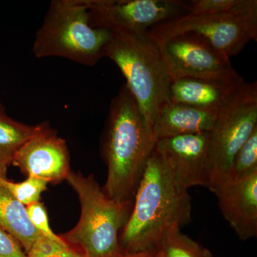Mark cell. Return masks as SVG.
Here are the masks:
<instances>
[{"mask_svg": "<svg viewBox=\"0 0 257 257\" xmlns=\"http://www.w3.org/2000/svg\"><path fill=\"white\" fill-rule=\"evenodd\" d=\"M192 220V199L164 167L154 148L119 236L122 251H157L165 234Z\"/></svg>", "mask_w": 257, "mask_h": 257, "instance_id": "obj_1", "label": "cell"}, {"mask_svg": "<svg viewBox=\"0 0 257 257\" xmlns=\"http://www.w3.org/2000/svg\"><path fill=\"white\" fill-rule=\"evenodd\" d=\"M156 142L124 84L111 99L103 143L107 178L102 189L107 197L133 202Z\"/></svg>", "mask_w": 257, "mask_h": 257, "instance_id": "obj_2", "label": "cell"}, {"mask_svg": "<svg viewBox=\"0 0 257 257\" xmlns=\"http://www.w3.org/2000/svg\"><path fill=\"white\" fill-rule=\"evenodd\" d=\"M110 31L104 57L112 60L124 76L125 84L152 133L160 109L170 101L171 77L162 62L160 48L147 32L135 33L117 29Z\"/></svg>", "mask_w": 257, "mask_h": 257, "instance_id": "obj_3", "label": "cell"}, {"mask_svg": "<svg viewBox=\"0 0 257 257\" xmlns=\"http://www.w3.org/2000/svg\"><path fill=\"white\" fill-rule=\"evenodd\" d=\"M110 37V30L92 26L86 0H54L32 51L37 58L61 57L92 67L104 57Z\"/></svg>", "mask_w": 257, "mask_h": 257, "instance_id": "obj_4", "label": "cell"}, {"mask_svg": "<svg viewBox=\"0 0 257 257\" xmlns=\"http://www.w3.org/2000/svg\"><path fill=\"white\" fill-rule=\"evenodd\" d=\"M66 180L78 195L80 219L75 226L61 236L82 250L87 257H109L122 251L119 236L133 202H121L106 195L92 175L71 172Z\"/></svg>", "mask_w": 257, "mask_h": 257, "instance_id": "obj_5", "label": "cell"}, {"mask_svg": "<svg viewBox=\"0 0 257 257\" xmlns=\"http://www.w3.org/2000/svg\"><path fill=\"white\" fill-rule=\"evenodd\" d=\"M147 33L158 46L176 35L195 34L230 58L251 40L256 41L257 1L239 0L229 13L184 15L153 27Z\"/></svg>", "mask_w": 257, "mask_h": 257, "instance_id": "obj_6", "label": "cell"}, {"mask_svg": "<svg viewBox=\"0 0 257 257\" xmlns=\"http://www.w3.org/2000/svg\"><path fill=\"white\" fill-rule=\"evenodd\" d=\"M257 128V84L244 82L209 132V187L227 179L233 160Z\"/></svg>", "mask_w": 257, "mask_h": 257, "instance_id": "obj_7", "label": "cell"}, {"mask_svg": "<svg viewBox=\"0 0 257 257\" xmlns=\"http://www.w3.org/2000/svg\"><path fill=\"white\" fill-rule=\"evenodd\" d=\"M94 28L145 33L188 14L189 5L177 0H86Z\"/></svg>", "mask_w": 257, "mask_h": 257, "instance_id": "obj_8", "label": "cell"}, {"mask_svg": "<svg viewBox=\"0 0 257 257\" xmlns=\"http://www.w3.org/2000/svg\"><path fill=\"white\" fill-rule=\"evenodd\" d=\"M158 47L171 79L224 78L238 74L227 56L195 34L176 35Z\"/></svg>", "mask_w": 257, "mask_h": 257, "instance_id": "obj_9", "label": "cell"}, {"mask_svg": "<svg viewBox=\"0 0 257 257\" xmlns=\"http://www.w3.org/2000/svg\"><path fill=\"white\" fill-rule=\"evenodd\" d=\"M209 133L157 140L155 150L171 177L181 188L209 187Z\"/></svg>", "mask_w": 257, "mask_h": 257, "instance_id": "obj_10", "label": "cell"}, {"mask_svg": "<svg viewBox=\"0 0 257 257\" xmlns=\"http://www.w3.org/2000/svg\"><path fill=\"white\" fill-rule=\"evenodd\" d=\"M12 165L28 177L58 183L70 173V160L65 140L47 121L37 124V131L15 153Z\"/></svg>", "mask_w": 257, "mask_h": 257, "instance_id": "obj_11", "label": "cell"}, {"mask_svg": "<svg viewBox=\"0 0 257 257\" xmlns=\"http://www.w3.org/2000/svg\"><path fill=\"white\" fill-rule=\"evenodd\" d=\"M225 220L238 237L246 241L257 236V170L211 187Z\"/></svg>", "mask_w": 257, "mask_h": 257, "instance_id": "obj_12", "label": "cell"}, {"mask_svg": "<svg viewBox=\"0 0 257 257\" xmlns=\"http://www.w3.org/2000/svg\"><path fill=\"white\" fill-rule=\"evenodd\" d=\"M244 82L239 74L224 78L171 79L169 97L172 102L220 109L229 104Z\"/></svg>", "mask_w": 257, "mask_h": 257, "instance_id": "obj_13", "label": "cell"}, {"mask_svg": "<svg viewBox=\"0 0 257 257\" xmlns=\"http://www.w3.org/2000/svg\"><path fill=\"white\" fill-rule=\"evenodd\" d=\"M222 109H204L170 101L160 109L152 133L157 141L181 135L209 133Z\"/></svg>", "mask_w": 257, "mask_h": 257, "instance_id": "obj_14", "label": "cell"}, {"mask_svg": "<svg viewBox=\"0 0 257 257\" xmlns=\"http://www.w3.org/2000/svg\"><path fill=\"white\" fill-rule=\"evenodd\" d=\"M0 227L28 253L41 236L29 219L26 207L0 187Z\"/></svg>", "mask_w": 257, "mask_h": 257, "instance_id": "obj_15", "label": "cell"}, {"mask_svg": "<svg viewBox=\"0 0 257 257\" xmlns=\"http://www.w3.org/2000/svg\"><path fill=\"white\" fill-rule=\"evenodd\" d=\"M35 126L13 119L0 102V164L8 169L15 153L37 131Z\"/></svg>", "mask_w": 257, "mask_h": 257, "instance_id": "obj_16", "label": "cell"}, {"mask_svg": "<svg viewBox=\"0 0 257 257\" xmlns=\"http://www.w3.org/2000/svg\"><path fill=\"white\" fill-rule=\"evenodd\" d=\"M158 251L163 257H213L209 249L182 234L180 228L171 229L165 234Z\"/></svg>", "mask_w": 257, "mask_h": 257, "instance_id": "obj_17", "label": "cell"}, {"mask_svg": "<svg viewBox=\"0 0 257 257\" xmlns=\"http://www.w3.org/2000/svg\"><path fill=\"white\" fill-rule=\"evenodd\" d=\"M47 184L46 181L34 177H28L23 182L16 183L0 176V187L25 207L40 202L41 194L47 190Z\"/></svg>", "mask_w": 257, "mask_h": 257, "instance_id": "obj_18", "label": "cell"}, {"mask_svg": "<svg viewBox=\"0 0 257 257\" xmlns=\"http://www.w3.org/2000/svg\"><path fill=\"white\" fill-rule=\"evenodd\" d=\"M257 170V128L233 160L227 179L241 178Z\"/></svg>", "mask_w": 257, "mask_h": 257, "instance_id": "obj_19", "label": "cell"}, {"mask_svg": "<svg viewBox=\"0 0 257 257\" xmlns=\"http://www.w3.org/2000/svg\"><path fill=\"white\" fill-rule=\"evenodd\" d=\"M26 257H87L79 248L65 241H56L41 236L37 239Z\"/></svg>", "mask_w": 257, "mask_h": 257, "instance_id": "obj_20", "label": "cell"}, {"mask_svg": "<svg viewBox=\"0 0 257 257\" xmlns=\"http://www.w3.org/2000/svg\"><path fill=\"white\" fill-rule=\"evenodd\" d=\"M29 219L40 234L53 241H64L61 236L55 234L50 227L48 214L43 203L37 202L27 206Z\"/></svg>", "mask_w": 257, "mask_h": 257, "instance_id": "obj_21", "label": "cell"}, {"mask_svg": "<svg viewBox=\"0 0 257 257\" xmlns=\"http://www.w3.org/2000/svg\"><path fill=\"white\" fill-rule=\"evenodd\" d=\"M239 0H194L188 3V14L214 15L229 13L234 9Z\"/></svg>", "mask_w": 257, "mask_h": 257, "instance_id": "obj_22", "label": "cell"}, {"mask_svg": "<svg viewBox=\"0 0 257 257\" xmlns=\"http://www.w3.org/2000/svg\"><path fill=\"white\" fill-rule=\"evenodd\" d=\"M0 257H26L23 248L0 227Z\"/></svg>", "mask_w": 257, "mask_h": 257, "instance_id": "obj_23", "label": "cell"}, {"mask_svg": "<svg viewBox=\"0 0 257 257\" xmlns=\"http://www.w3.org/2000/svg\"><path fill=\"white\" fill-rule=\"evenodd\" d=\"M155 251H150V252L128 253L121 251L119 253L114 255V256L109 257H150Z\"/></svg>", "mask_w": 257, "mask_h": 257, "instance_id": "obj_24", "label": "cell"}, {"mask_svg": "<svg viewBox=\"0 0 257 257\" xmlns=\"http://www.w3.org/2000/svg\"><path fill=\"white\" fill-rule=\"evenodd\" d=\"M7 170L8 169L5 168L3 165L0 164V176L3 177H6Z\"/></svg>", "mask_w": 257, "mask_h": 257, "instance_id": "obj_25", "label": "cell"}, {"mask_svg": "<svg viewBox=\"0 0 257 257\" xmlns=\"http://www.w3.org/2000/svg\"><path fill=\"white\" fill-rule=\"evenodd\" d=\"M157 252H158V250L157 251H155L153 253H152V255L150 257H157Z\"/></svg>", "mask_w": 257, "mask_h": 257, "instance_id": "obj_26", "label": "cell"}, {"mask_svg": "<svg viewBox=\"0 0 257 257\" xmlns=\"http://www.w3.org/2000/svg\"><path fill=\"white\" fill-rule=\"evenodd\" d=\"M157 257H163L162 256V253L160 252V251H158V252H157Z\"/></svg>", "mask_w": 257, "mask_h": 257, "instance_id": "obj_27", "label": "cell"}]
</instances>
